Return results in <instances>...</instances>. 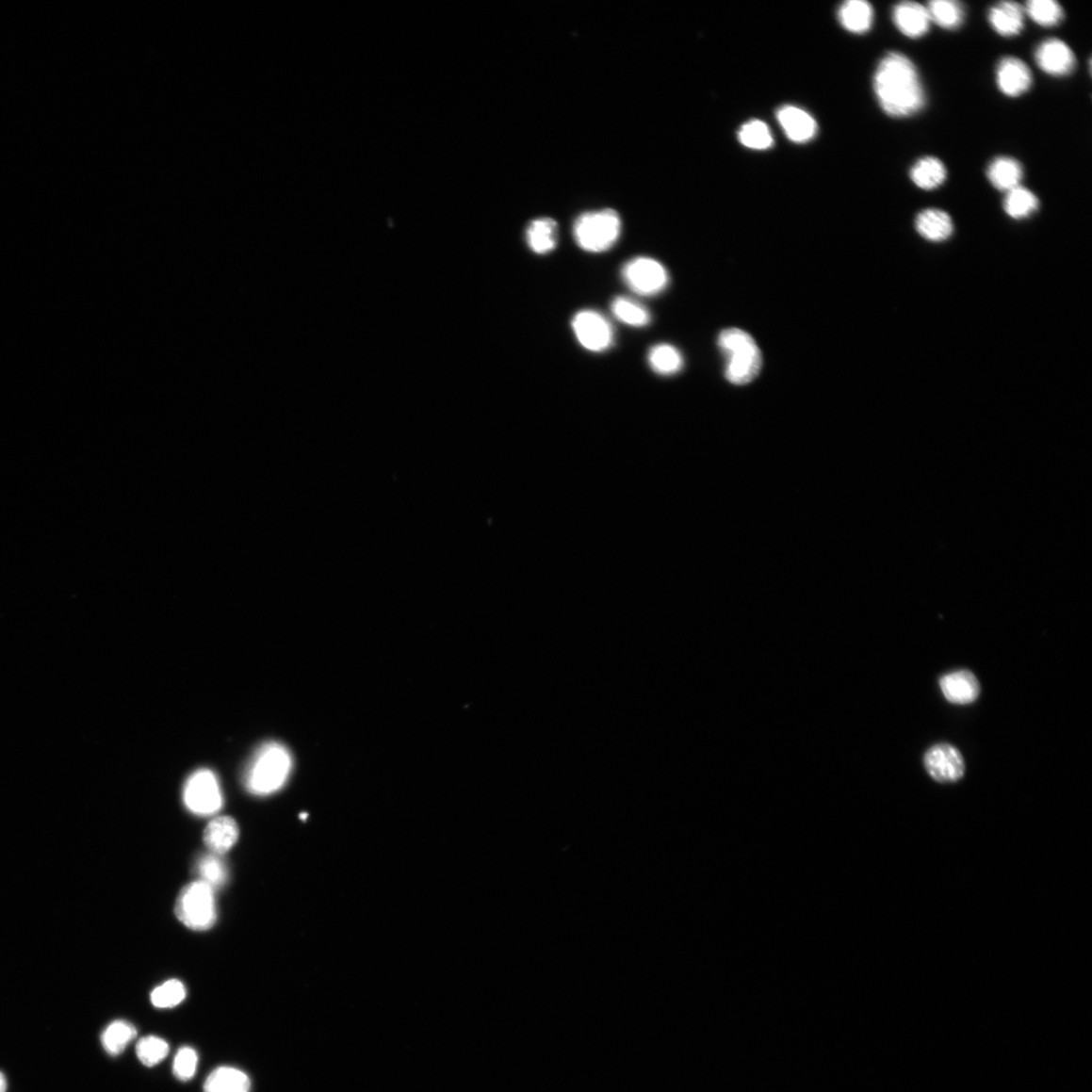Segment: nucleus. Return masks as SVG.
<instances>
[{"mask_svg": "<svg viewBox=\"0 0 1092 1092\" xmlns=\"http://www.w3.org/2000/svg\"><path fill=\"white\" fill-rule=\"evenodd\" d=\"M7 1087H8V1083H7L6 1077L2 1072H0V1092H6Z\"/></svg>", "mask_w": 1092, "mask_h": 1092, "instance_id": "34", "label": "nucleus"}, {"mask_svg": "<svg viewBox=\"0 0 1092 1092\" xmlns=\"http://www.w3.org/2000/svg\"><path fill=\"white\" fill-rule=\"evenodd\" d=\"M997 83L1004 95L1018 98L1031 89L1033 76L1024 61L1016 57H1005L998 65Z\"/></svg>", "mask_w": 1092, "mask_h": 1092, "instance_id": "11", "label": "nucleus"}, {"mask_svg": "<svg viewBox=\"0 0 1092 1092\" xmlns=\"http://www.w3.org/2000/svg\"><path fill=\"white\" fill-rule=\"evenodd\" d=\"M238 837L236 822L230 817H219L205 827L204 841L214 854L224 855L236 844Z\"/></svg>", "mask_w": 1092, "mask_h": 1092, "instance_id": "16", "label": "nucleus"}, {"mask_svg": "<svg viewBox=\"0 0 1092 1092\" xmlns=\"http://www.w3.org/2000/svg\"><path fill=\"white\" fill-rule=\"evenodd\" d=\"M621 228V219L614 210L588 212L576 220L574 237L582 251L601 253L610 251L616 244Z\"/></svg>", "mask_w": 1092, "mask_h": 1092, "instance_id": "4", "label": "nucleus"}, {"mask_svg": "<svg viewBox=\"0 0 1092 1092\" xmlns=\"http://www.w3.org/2000/svg\"><path fill=\"white\" fill-rule=\"evenodd\" d=\"M575 336L591 352H603L614 343V329L607 318L594 310L578 312L572 321Z\"/></svg>", "mask_w": 1092, "mask_h": 1092, "instance_id": "8", "label": "nucleus"}, {"mask_svg": "<svg viewBox=\"0 0 1092 1092\" xmlns=\"http://www.w3.org/2000/svg\"><path fill=\"white\" fill-rule=\"evenodd\" d=\"M916 228L922 238L931 242H943L952 236L953 224L948 213L928 209L918 215Z\"/></svg>", "mask_w": 1092, "mask_h": 1092, "instance_id": "17", "label": "nucleus"}, {"mask_svg": "<svg viewBox=\"0 0 1092 1092\" xmlns=\"http://www.w3.org/2000/svg\"><path fill=\"white\" fill-rule=\"evenodd\" d=\"M927 9L931 22L946 30L957 29L964 20V9L960 3L953 0H933Z\"/></svg>", "mask_w": 1092, "mask_h": 1092, "instance_id": "27", "label": "nucleus"}, {"mask_svg": "<svg viewBox=\"0 0 1092 1092\" xmlns=\"http://www.w3.org/2000/svg\"><path fill=\"white\" fill-rule=\"evenodd\" d=\"M197 872L201 881L214 890L222 888L228 878V871L224 861L220 858V855L214 853L202 856L197 865Z\"/></svg>", "mask_w": 1092, "mask_h": 1092, "instance_id": "29", "label": "nucleus"}, {"mask_svg": "<svg viewBox=\"0 0 1092 1092\" xmlns=\"http://www.w3.org/2000/svg\"><path fill=\"white\" fill-rule=\"evenodd\" d=\"M988 21L999 35L1015 37L1024 29L1025 9L1018 3L1002 2L990 8Z\"/></svg>", "mask_w": 1092, "mask_h": 1092, "instance_id": "15", "label": "nucleus"}, {"mask_svg": "<svg viewBox=\"0 0 1092 1092\" xmlns=\"http://www.w3.org/2000/svg\"><path fill=\"white\" fill-rule=\"evenodd\" d=\"M898 30L910 39H920L929 32L931 18L927 7L914 2L898 4L892 11Z\"/></svg>", "mask_w": 1092, "mask_h": 1092, "instance_id": "13", "label": "nucleus"}, {"mask_svg": "<svg viewBox=\"0 0 1092 1092\" xmlns=\"http://www.w3.org/2000/svg\"><path fill=\"white\" fill-rule=\"evenodd\" d=\"M777 120L788 139L797 144H805L818 133V123L805 109L795 106H784L778 109Z\"/></svg>", "mask_w": 1092, "mask_h": 1092, "instance_id": "12", "label": "nucleus"}, {"mask_svg": "<svg viewBox=\"0 0 1092 1092\" xmlns=\"http://www.w3.org/2000/svg\"><path fill=\"white\" fill-rule=\"evenodd\" d=\"M175 914L191 930L211 929L217 920L214 889L201 880L188 884L177 898Z\"/></svg>", "mask_w": 1092, "mask_h": 1092, "instance_id": "5", "label": "nucleus"}, {"mask_svg": "<svg viewBox=\"0 0 1092 1092\" xmlns=\"http://www.w3.org/2000/svg\"><path fill=\"white\" fill-rule=\"evenodd\" d=\"M1022 173L1024 172L1020 163L1011 157L995 158L987 169L990 184L995 188L1006 192L1019 186Z\"/></svg>", "mask_w": 1092, "mask_h": 1092, "instance_id": "22", "label": "nucleus"}, {"mask_svg": "<svg viewBox=\"0 0 1092 1092\" xmlns=\"http://www.w3.org/2000/svg\"><path fill=\"white\" fill-rule=\"evenodd\" d=\"M1035 58L1042 71L1052 76H1067L1075 68L1076 59L1070 47L1059 39H1048L1036 48Z\"/></svg>", "mask_w": 1092, "mask_h": 1092, "instance_id": "10", "label": "nucleus"}, {"mask_svg": "<svg viewBox=\"0 0 1092 1092\" xmlns=\"http://www.w3.org/2000/svg\"><path fill=\"white\" fill-rule=\"evenodd\" d=\"M559 227L554 219L533 220L527 229V243L530 251L538 255L554 252L558 245Z\"/></svg>", "mask_w": 1092, "mask_h": 1092, "instance_id": "18", "label": "nucleus"}, {"mask_svg": "<svg viewBox=\"0 0 1092 1092\" xmlns=\"http://www.w3.org/2000/svg\"><path fill=\"white\" fill-rule=\"evenodd\" d=\"M647 361L658 375L665 377L678 373L684 366L681 352L668 343L655 345L648 352Z\"/></svg>", "mask_w": 1092, "mask_h": 1092, "instance_id": "23", "label": "nucleus"}, {"mask_svg": "<svg viewBox=\"0 0 1092 1092\" xmlns=\"http://www.w3.org/2000/svg\"><path fill=\"white\" fill-rule=\"evenodd\" d=\"M293 768V759L285 745L269 742L262 746L245 774L249 792L268 795L281 790Z\"/></svg>", "mask_w": 1092, "mask_h": 1092, "instance_id": "3", "label": "nucleus"}, {"mask_svg": "<svg viewBox=\"0 0 1092 1092\" xmlns=\"http://www.w3.org/2000/svg\"><path fill=\"white\" fill-rule=\"evenodd\" d=\"M621 275L632 292L643 297L662 293L670 283L667 269L660 261L644 256L627 261L622 268Z\"/></svg>", "mask_w": 1092, "mask_h": 1092, "instance_id": "6", "label": "nucleus"}, {"mask_svg": "<svg viewBox=\"0 0 1092 1092\" xmlns=\"http://www.w3.org/2000/svg\"><path fill=\"white\" fill-rule=\"evenodd\" d=\"M611 312L619 322L634 328L645 327L652 320L651 313L642 303L627 297L615 298Z\"/></svg>", "mask_w": 1092, "mask_h": 1092, "instance_id": "24", "label": "nucleus"}, {"mask_svg": "<svg viewBox=\"0 0 1092 1092\" xmlns=\"http://www.w3.org/2000/svg\"><path fill=\"white\" fill-rule=\"evenodd\" d=\"M874 90L880 106L892 118L914 116L925 105V93L917 68L900 52L887 54L878 64Z\"/></svg>", "mask_w": 1092, "mask_h": 1092, "instance_id": "1", "label": "nucleus"}, {"mask_svg": "<svg viewBox=\"0 0 1092 1092\" xmlns=\"http://www.w3.org/2000/svg\"><path fill=\"white\" fill-rule=\"evenodd\" d=\"M839 23L845 29L854 34L868 32L872 26L874 11L872 6L864 0H849L839 9Z\"/></svg>", "mask_w": 1092, "mask_h": 1092, "instance_id": "19", "label": "nucleus"}, {"mask_svg": "<svg viewBox=\"0 0 1092 1092\" xmlns=\"http://www.w3.org/2000/svg\"><path fill=\"white\" fill-rule=\"evenodd\" d=\"M170 1053L168 1042L156 1035H147L136 1046L138 1059L147 1068H155Z\"/></svg>", "mask_w": 1092, "mask_h": 1092, "instance_id": "31", "label": "nucleus"}, {"mask_svg": "<svg viewBox=\"0 0 1092 1092\" xmlns=\"http://www.w3.org/2000/svg\"><path fill=\"white\" fill-rule=\"evenodd\" d=\"M184 800L187 807L198 815H211L222 807L223 795L215 774L199 770L185 786Z\"/></svg>", "mask_w": 1092, "mask_h": 1092, "instance_id": "7", "label": "nucleus"}, {"mask_svg": "<svg viewBox=\"0 0 1092 1092\" xmlns=\"http://www.w3.org/2000/svg\"><path fill=\"white\" fill-rule=\"evenodd\" d=\"M939 685L946 699L953 704H971L980 694V684L970 671L948 674L939 681Z\"/></svg>", "mask_w": 1092, "mask_h": 1092, "instance_id": "14", "label": "nucleus"}, {"mask_svg": "<svg viewBox=\"0 0 1092 1092\" xmlns=\"http://www.w3.org/2000/svg\"><path fill=\"white\" fill-rule=\"evenodd\" d=\"M187 997L185 986L172 979L156 987L151 993V1002L157 1008H172L181 1004Z\"/></svg>", "mask_w": 1092, "mask_h": 1092, "instance_id": "32", "label": "nucleus"}, {"mask_svg": "<svg viewBox=\"0 0 1092 1092\" xmlns=\"http://www.w3.org/2000/svg\"><path fill=\"white\" fill-rule=\"evenodd\" d=\"M738 137L744 147L753 150H768L774 144L768 124L759 120H752L743 123Z\"/></svg>", "mask_w": 1092, "mask_h": 1092, "instance_id": "28", "label": "nucleus"}, {"mask_svg": "<svg viewBox=\"0 0 1092 1092\" xmlns=\"http://www.w3.org/2000/svg\"><path fill=\"white\" fill-rule=\"evenodd\" d=\"M1025 12L1035 24L1042 26H1054L1064 18L1063 8L1055 0H1030Z\"/></svg>", "mask_w": 1092, "mask_h": 1092, "instance_id": "30", "label": "nucleus"}, {"mask_svg": "<svg viewBox=\"0 0 1092 1092\" xmlns=\"http://www.w3.org/2000/svg\"><path fill=\"white\" fill-rule=\"evenodd\" d=\"M137 1030L131 1022L119 1019L108 1025L102 1035V1044L106 1051L118 1056L136 1038Z\"/></svg>", "mask_w": 1092, "mask_h": 1092, "instance_id": "25", "label": "nucleus"}, {"mask_svg": "<svg viewBox=\"0 0 1092 1092\" xmlns=\"http://www.w3.org/2000/svg\"><path fill=\"white\" fill-rule=\"evenodd\" d=\"M252 1083L249 1077L243 1071L222 1067L215 1069L209 1076H207L204 1085V1092H249L251 1091Z\"/></svg>", "mask_w": 1092, "mask_h": 1092, "instance_id": "20", "label": "nucleus"}, {"mask_svg": "<svg viewBox=\"0 0 1092 1092\" xmlns=\"http://www.w3.org/2000/svg\"><path fill=\"white\" fill-rule=\"evenodd\" d=\"M199 1057L195 1049L183 1047L178 1050L173 1061V1074L178 1081L189 1082L195 1076Z\"/></svg>", "mask_w": 1092, "mask_h": 1092, "instance_id": "33", "label": "nucleus"}, {"mask_svg": "<svg viewBox=\"0 0 1092 1092\" xmlns=\"http://www.w3.org/2000/svg\"><path fill=\"white\" fill-rule=\"evenodd\" d=\"M909 175L912 183L918 187L923 190H933L945 183L947 170L941 160L928 156L918 160L912 166Z\"/></svg>", "mask_w": 1092, "mask_h": 1092, "instance_id": "21", "label": "nucleus"}, {"mask_svg": "<svg viewBox=\"0 0 1092 1092\" xmlns=\"http://www.w3.org/2000/svg\"><path fill=\"white\" fill-rule=\"evenodd\" d=\"M924 766L930 776L939 783L957 782L965 773L963 756L947 743L934 745L924 756Z\"/></svg>", "mask_w": 1092, "mask_h": 1092, "instance_id": "9", "label": "nucleus"}, {"mask_svg": "<svg viewBox=\"0 0 1092 1092\" xmlns=\"http://www.w3.org/2000/svg\"><path fill=\"white\" fill-rule=\"evenodd\" d=\"M1039 200L1034 192L1020 186L1007 191L1003 207L1005 213L1015 220L1033 215L1039 207Z\"/></svg>", "mask_w": 1092, "mask_h": 1092, "instance_id": "26", "label": "nucleus"}, {"mask_svg": "<svg viewBox=\"0 0 1092 1092\" xmlns=\"http://www.w3.org/2000/svg\"><path fill=\"white\" fill-rule=\"evenodd\" d=\"M718 347L726 357L725 375L736 385L752 383L762 368V353L755 339L739 328H728L718 336Z\"/></svg>", "mask_w": 1092, "mask_h": 1092, "instance_id": "2", "label": "nucleus"}]
</instances>
